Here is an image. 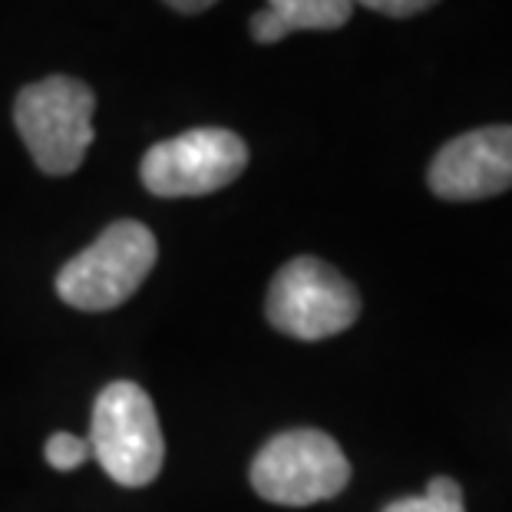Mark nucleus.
Wrapping results in <instances>:
<instances>
[{
    "mask_svg": "<svg viewBox=\"0 0 512 512\" xmlns=\"http://www.w3.org/2000/svg\"><path fill=\"white\" fill-rule=\"evenodd\" d=\"M93 113V90L73 76H47L30 83L14 103L17 133L47 176H70L83 166L93 146Z\"/></svg>",
    "mask_w": 512,
    "mask_h": 512,
    "instance_id": "nucleus-1",
    "label": "nucleus"
},
{
    "mask_svg": "<svg viewBox=\"0 0 512 512\" xmlns=\"http://www.w3.org/2000/svg\"><path fill=\"white\" fill-rule=\"evenodd\" d=\"M159 245L143 222H113L57 275V294L76 311H113L139 291L156 268Z\"/></svg>",
    "mask_w": 512,
    "mask_h": 512,
    "instance_id": "nucleus-2",
    "label": "nucleus"
},
{
    "mask_svg": "<svg viewBox=\"0 0 512 512\" xmlns=\"http://www.w3.org/2000/svg\"><path fill=\"white\" fill-rule=\"evenodd\" d=\"M90 453L119 486L139 489L159 476L166 460V440H162L152 397L133 380H116L96 397Z\"/></svg>",
    "mask_w": 512,
    "mask_h": 512,
    "instance_id": "nucleus-3",
    "label": "nucleus"
},
{
    "mask_svg": "<svg viewBox=\"0 0 512 512\" xmlns=\"http://www.w3.org/2000/svg\"><path fill=\"white\" fill-rule=\"evenodd\" d=\"M265 314L281 334L298 341H324L357 321L361 294L328 261L301 255L271 281Z\"/></svg>",
    "mask_w": 512,
    "mask_h": 512,
    "instance_id": "nucleus-4",
    "label": "nucleus"
},
{
    "mask_svg": "<svg viewBox=\"0 0 512 512\" xmlns=\"http://www.w3.org/2000/svg\"><path fill=\"white\" fill-rule=\"evenodd\" d=\"M351 463L321 430H288L261 446L252 463V489L275 506H314L344 493Z\"/></svg>",
    "mask_w": 512,
    "mask_h": 512,
    "instance_id": "nucleus-5",
    "label": "nucleus"
},
{
    "mask_svg": "<svg viewBox=\"0 0 512 512\" xmlns=\"http://www.w3.org/2000/svg\"><path fill=\"white\" fill-rule=\"evenodd\" d=\"M245 166V139L232 129L205 126L152 146L143 156L139 176L152 195L182 199V195H209L225 189L242 176Z\"/></svg>",
    "mask_w": 512,
    "mask_h": 512,
    "instance_id": "nucleus-6",
    "label": "nucleus"
},
{
    "mask_svg": "<svg viewBox=\"0 0 512 512\" xmlns=\"http://www.w3.org/2000/svg\"><path fill=\"white\" fill-rule=\"evenodd\" d=\"M427 182L446 202H476L512 189V126H483L450 139L430 162Z\"/></svg>",
    "mask_w": 512,
    "mask_h": 512,
    "instance_id": "nucleus-7",
    "label": "nucleus"
},
{
    "mask_svg": "<svg viewBox=\"0 0 512 512\" xmlns=\"http://www.w3.org/2000/svg\"><path fill=\"white\" fill-rule=\"evenodd\" d=\"M268 14L278 24L281 37L294 30H337L354 14L351 0H268Z\"/></svg>",
    "mask_w": 512,
    "mask_h": 512,
    "instance_id": "nucleus-8",
    "label": "nucleus"
},
{
    "mask_svg": "<svg viewBox=\"0 0 512 512\" xmlns=\"http://www.w3.org/2000/svg\"><path fill=\"white\" fill-rule=\"evenodd\" d=\"M384 512H466L463 509V489L450 476L430 479L427 493L423 496H407L390 503Z\"/></svg>",
    "mask_w": 512,
    "mask_h": 512,
    "instance_id": "nucleus-9",
    "label": "nucleus"
},
{
    "mask_svg": "<svg viewBox=\"0 0 512 512\" xmlns=\"http://www.w3.org/2000/svg\"><path fill=\"white\" fill-rule=\"evenodd\" d=\"M43 453H47V463L60 473L80 470V466L93 456L90 440H80V437H73V433H53Z\"/></svg>",
    "mask_w": 512,
    "mask_h": 512,
    "instance_id": "nucleus-10",
    "label": "nucleus"
},
{
    "mask_svg": "<svg viewBox=\"0 0 512 512\" xmlns=\"http://www.w3.org/2000/svg\"><path fill=\"white\" fill-rule=\"evenodd\" d=\"M351 4L377 10V14H387V17H413V14H420V10L433 7L437 0H351Z\"/></svg>",
    "mask_w": 512,
    "mask_h": 512,
    "instance_id": "nucleus-11",
    "label": "nucleus"
},
{
    "mask_svg": "<svg viewBox=\"0 0 512 512\" xmlns=\"http://www.w3.org/2000/svg\"><path fill=\"white\" fill-rule=\"evenodd\" d=\"M166 4L172 10H179V14H202V10H209L219 0H166Z\"/></svg>",
    "mask_w": 512,
    "mask_h": 512,
    "instance_id": "nucleus-12",
    "label": "nucleus"
}]
</instances>
